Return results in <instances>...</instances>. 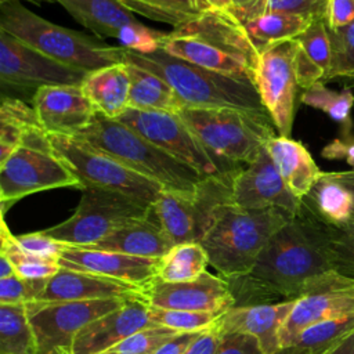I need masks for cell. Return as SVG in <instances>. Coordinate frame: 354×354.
<instances>
[{
  "label": "cell",
  "instance_id": "74e56055",
  "mask_svg": "<svg viewBox=\"0 0 354 354\" xmlns=\"http://www.w3.org/2000/svg\"><path fill=\"white\" fill-rule=\"evenodd\" d=\"M354 333V314L324 321L304 329L292 346L304 347L310 354H322Z\"/></svg>",
  "mask_w": 354,
  "mask_h": 354
},
{
  "label": "cell",
  "instance_id": "ee69618b",
  "mask_svg": "<svg viewBox=\"0 0 354 354\" xmlns=\"http://www.w3.org/2000/svg\"><path fill=\"white\" fill-rule=\"evenodd\" d=\"M295 40H297V43L301 46L306 54L326 75L330 66L332 47H330V37H329V30L325 19L313 21V24Z\"/></svg>",
  "mask_w": 354,
  "mask_h": 354
},
{
  "label": "cell",
  "instance_id": "2e32d148",
  "mask_svg": "<svg viewBox=\"0 0 354 354\" xmlns=\"http://www.w3.org/2000/svg\"><path fill=\"white\" fill-rule=\"evenodd\" d=\"M147 303L159 308L224 314L235 306V297L225 278L205 271L187 282H163L156 278L147 290Z\"/></svg>",
  "mask_w": 354,
  "mask_h": 354
},
{
  "label": "cell",
  "instance_id": "30bf717a",
  "mask_svg": "<svg viewBox=\"0 0 354 354\" xmlns=\"http://www.w3.org/2000/svg\"><path fill=\"white\" fill-rule=\"evenodd\" d=\"M48 136L55 153L77 177L82 189L84 187L109 189L152 206L163 191L158 183L72 136Z\"/></svg>",
  "mask_w": 354,
  "mask_h": 354
},
{
  "label": "cell",
  "instance_id": "680465c9",
  "mask_svg": "<svg viewBox=\"0 0 354 354\" xmlns=\"http://www.w3.org/2000/svg\"><path fill=\"white\" fill-rule=\"evenodd\" d=\"M210 4L214 10H224V11H232V1L231 0H205Z\"/></svg>",
  "mask_w": 354,
  "mask_h": 354
},
{
  "label": "cell",
  "instance_id": "d6a6232c",
  "mask_svg": "<svg viewBox=\"0 0 354 354\" xmlns=\"http://www.w3.org/2000/svg\"><path fill=\"white\" fill-rule=\"evenodd\" d=\"M0 354H37L26 304H0Z\"/></svg>",
  "mask_w": 354,
  "mask_h": 354
},
{
  "label": "cell",
  "instance_id": "ba28073f",
  "mask_svg": "<svg viewBox=\"0 0 354 354\" xmlns=\"http://www.w3.org/2000/svg\"><path fill=\"white\" fill-rule=\"evenodd\" d=\"M79 205L65 221L43 230L50 238L72 245L90 246L112 231L136 220L147 218L152 205L130 198L120 192L97 187H84Z\"/></svg>",
  "mask_w": 354,
  "mask_h": 354
},
{
  "label": "cell",
  "instance_id": "7bdbcfd3",
  "mask_svg": "<svg viewBox=\"0 0 354 354\" xmlns=\"http://www.w3.org/2000/svg\"><path fill=\"white\" fill-rule=\"evenodd\" d=\"M177 333V330L160 325L145 328L130 335L102 354H155Z\"/></svg>",
  "mask_w": 354,
  "mask_h": 354
},
{
  "label": "cell",
  "instance_id": "94428289",
  "mask_svg": "<svg viewBox=\"0 0 354 354\" xmlns=\"http://www.w3.org/2000/svg\"><path fill=\"white\" fill-rule=\"evenodd\" d=\"M232 1V11H243L246 8H249L253 3H256L257 0H231Z\"/></svg>",
  "mask_w": 354,
  "mask_h": 354
},
{
  "label": "cell",
  "instance_id": "f5cc1de1",
  "mask_svg": "<svg viewBox=\"0 0 354 354\" xmlns=\"http://www.w3.org/2000/svg\"><path fill=\"white\" fill-rule=\"evenodd\" d=\"M321 155L326 159H344L354 170V136H342L324 147Z\"/></svg>",
  "mask_w": 354,
  "mask_h": 354
},
{
  "label": "cell",
  "instance_id": "603a6c76",
  "mask_svg": "<svg viewBox=\"0 0 354 354\" xmlns=\"http://www.w3.org/2000/svg\"><path fill=\"white\" fill-rule=\"evenodd\" d=\"M296 300L235 306L218 318L217 325L223 335H252L260 342L266 354H275L278 350H281V328L290 314Z\"/></svg>",
  "mask_w": 354,
  "mask_h": 354
},
{
  "label": "cell",
  "instance_id": "6da1fadb",
  "mask_svg": "<svg viewBox=\"0 0 354 354\" xmlns=\"http://www.w3.org/2000/svg\"><path fill=\"white\" fill-rule=\"evenodd\" d=\"M336 275L325 223L301 203L297 214L271 236L250 272L228 282L235 306H252L319 293Z\"/></svg>",
  "mask_w": 354,
  "mask_h": 354
},
{
  "label": "cell",
  "instance_id": "7402d4cb",
  "mask_svg": "<svg viewBox=\"0 0 354 354\" xmlns=\"http://www.w3.org/2000/svg\"><path fill=\"white\" fill-rule=\"evenodd\" d=\"M176 36L199 39L254 68L260 55L250 40L243 22L232 12L210 8L196 19L171 30Z\"/></svg>",
  "mask_w": 354,
  "mask_h": 354
},
{
  "label": "cell",
  "instance_id": "f6af8a7d",
  "mask_svg": "<svg viewBox=\"0 0 354 354\" xmlns=\"http://www.w3.org/2000/svg\"><path fill=\"white\" fill-rule=\"evenodd\" d=\"M165 37V32L151 29L140 21H136L123 26L119 30L116 40L124 50L138 54H151L162 48Z\"/></svg>",
  "mask_w": 354,
  "mask_h": 354
},
{
  "label": "cell",
  "instance_id": "11a10c76",
  "mask_svg": "<svg viewBox=\"0 0 354 354\" xmlns=\"http://www.w3.org/2000/svg\"><path fill=\"white\" fill-rule=\"evenodd\" d=\"M322 354H354V333L329 347Z\"/></svg>",
  "mask_w": 354,
  "mask_h": 354
},
{
  "label": "cell",
  "instance_id": "9c48e42d",
  "mask_svg": "<svg viewBox=\"0 0 354 354\" xmlns=\"http://www.w3.org/2000/svg\"><path fill=\"white\" fill-rule=\"evenodd\" d=\"M235 171L207 177L195 191H162L152 209L173 245L202 241L218 207L232 202Z\"/></svg>",
  "mask_w": 354,
  "mask_h": 354
},
{
  "label": "cell",
  "instance_id": "7dc6e473",
  "mask_svg": "<svg viewBox=\"0 0 354 354\" xmlns=\"http://www.w3.org/2000/svg\"><path fill=\"white\" fill-rule=\"evenodd\" d=\"M15 241L18 246L41 259H48V260H57L61 256V252L64 249L62 242H58L48 235H46L43 231L37 232H29V234H22V235H15Z\"/></svg>",
  "mask_w": 354,
  "mask_h": 354
},
{
  "label": "cell",
  "instance_id": "d4e9b609",
  "mask_svg": "<svg viewBox=\"0 0 354 354\" xmlns=\"http://www.w3.org/2000/svg\"><path fill=\"white\" fill-rule=\"evenodd\" d=\"M266 147L283 183L301 201L322 173L311 153L300 141L278 134Z\"/></svg>",
  "mask_w": 354,
  "mask_h": 354
},
{
  "label": "cell",
  "instance_id": "277c9868",
  "mask_svg": "<svg viewBox=\"0 0 354 354\" xmlns=\"http://www.w3.org/2000/svg\"><path fill=\"white\" fill-rule=\"evenodd\" d=\"M124 62L162 77L173 87L185 106L238 108L267 113L253 84L201 68L162 48L151 54L124 50Z\"/></svg>",
  "mask_w": 354,
  "mask_h": 354
},
{
  "label": "cell",
  "instance_id": "6f0895ef",
  "mask_svg": "<svg viewBox=\"0 0 354 354\" xmlns=\"http://www.w3.org/2000/svg\"><path fill=\"white\" fill-rule=\"evenodd\" d=\"M12 275H17V271H15L12 263L10 261V259L6 254L0 253V279L8 278Z\"/></svg>",
  "mask_w": 354,
  "mask_h": 354
},
{
  "label": "cell",
  "instance_id": "3957f363",
  "mask_svg": "<svg viewBox=\"0 0 354 354\" xmlns=\"http://www.w3.org/2000/svg\"><path fill=\"white\" fill-rule=\"evenodd\" d=\"M0 29L41 54L87 73L124 62V48L39 17L22 3L0 4Z\"/></svg>",
  "mask_w": 354,
  "mask_h": 354
},
{
  "label": "cell",
  "instance_id": "836d02e7",
  "mask_svg": "<svg viewBox=\"0 0 354 354\" xmlns=\"http://www.w3.org/2000/svg\"><path fill=\"white\" fill-rule=\"evenodd\" d=\"M209 257L201 242L174 245L159 261L158 279L163 282H187L206 271Z\"/></svg>",
  "mask_w": 354,
  "mask_h": 354
},
{
  "label": "cell",
  "instance_id": "db71d44e",
  "mask_svg": "<svg viewBox=\"0 0 354 354\" xmlns=\"http://www.w3.org/2000/svg\"><path fill=\"white\" fill-rule=\"evenodd\" d=\"M201 332H178L174 337L166 342L155 354H184Z\"/></svg>",
  "mask_w": 354,
  "mask_h": 354
},
{
  "label": "cell",
  "instance_id": "8d00e7d4",
  "mask_svg": "<svg viewBox=\"0 0 354 354\" xmlns=\"http://www.w3.org/2000/svg\"><path fill=\"white\" fill-rule=\"evenodd\" d=\"M1 249L0 253L6 254L12 263L17 275L24 279H48L55 275L61 266L57 260L41 259L22 250L1 217Z\"/></svg>",
  "mask_w": 354,
  "mask_h": 354
},
{
  "label": "cell",
  "instance_id": "e575fe53",
  "mask_svg": "<svg viewBox=\"0 0 354 354\" xmlns=\"http://www.w3.org/2000/svg\"><path fill=\"white\" fill-rule=\"evenodd\" d=\"M39 126L33 106L14 97H3L0 105V163L19 147L29 129Z\"/></svg>",
  "mask_w": 354,
  "mask_h": 354
},
{
  "label": "cell",
  "instance_id": "4316f807",
  "mask_svg": "<svg viewBox=\"0 0 354 354\" xmlns=\"http://www.w3.org/2000/svg\"><path fill=\"white\" fill-rule=\"evenodd\" d=\"M82 88L97 112L109 119H118L129 108L130 76L127 64L122 62L87 73Z\"/></svg>",
  "mask_w": 354,
  "mask_h": 354
},
{
  "label": "cell",
  "instance_id": "f1b7e54d",
  "mask_svg": "<svg viewBox=\"0 0 354 354\" xmlns=\"http://www.w3.org/2000/svg\"><path fill=\"white\" fill-rule=\"evenodd\" d=\"M62 6L76 22L93 32L97 39H116L119 30L138 21L119 0H54Z\"/></svg>",
  "mask_w": 354,
  "mask_h": 354
},
{
  "label": "cell",
  "instance_id": "83f0119b",
  "mask_svg": "<svg viewBox=\"0 0 354 354\" xmlns=\"http://www.w3.org/2000/svg\"><path fill=\"white\" fill-rule=\"evenodd\" d=\"M301 203L321 221L344 227L354 218V196L332 171H322Z\"/></svg>",
  "mask_w": 354,
  "mask_h": 354
},
{
  "label": "cell",
  "instance_id": "ac0fdd59",
  "mask_svg": "<svg viewBox=\"0 0 354 354\" xmlns=\"http://www.w3.org/2000/svg\"><path fill=\"white\" fill-rule=\"evenodd\" d=\"M32 104L41 129L55 136L77 134L97 113L82 84L40 87L33 94Z\"/></svg>",
  "mask_w": 354,
  "mask_h": 354
},
{
  "label": "cell",
  "instance_id": "4dcf8cb0",
  "mask_svg": "<svg viewBox=\"0 0 354 354\" xmlns=\"http://www.w3.org/2000/svg\"><path fill=\"white\" fill-rule=\"evenodd\" d=\"M314 19L286 12H264L243 22V26L259 51L268 46L295 40L300 36Z\"/></svg>",
  "mask_w": 354,
  "mask_h": 354
},
{
  "label": "cell",
  "instance_id": "4fadbf2b",
  "mask_svg": "<svg viewBox=\"0 0 354 354\" xmlns=\"http://www.w3.org/2000/svg\"><path fill=\"white\" fill-rule=\"evenodd\" d=\"M127 300H80V301H30L26 303L37 354H50L55 348L71 350L79 330L91 321L119 308Z\"/></svg>",
  "mask_w": 354,
  "mask_h": 354
},
{
  "label": "cell",
  "instance_id": "8fae6325",
  "mask_svg": "<svg viewBox=\"0 0 354 354\" xmlns=\"http://www.w3.org/2000/svg\"><path fill=\"white\" fill-rule=\"evenodd\" d=\"M116 120L189 166L203 178L235 171L212 156L177 113L127 108Z\"/></svg>",
  "mask_w": 354,
  "mask_h": 354
},
{
  "label": "cell",
  "instance_id": "7a4b0ae2",
  "mask_svg": "<svg viewBox=\"0 0 354 354\" xmlns=\"http://www.w3.org/2000/svg\"><path fill=\"white\" fill-rule=\"evenodd\" d=\"M293 217L279 207L223 205L201 241L209 264L227 281L249 274L271 236Z\"/></svg>",
  "mask_w": 354,
  "mask_h": 354
},
{
  "label": "cell",
  "instance_id": "6125c7cd",
  "mask_svg": "<svg viewBox=\"0 0 354 354\" xmlns=\"http://www.w3.org/2000/svg\"><path fill=\"white\" fill-rule=\"evenodd\" d=\"M22 3V1H29V3H43V1H54V0H0V4H6V3Z\"/></svg>",
  "mask_w": 354,
  "mask_h": 354
},
{
  "label": "cell",
  "instance_id": "9f6ffc18",
  "mask_svg": "<svg viewBox=\"0 0 354 354\" xmlns=\"http://www.w3.org/2000/svg\"><path fill=\"white\" fill-rule=\"evenodd\" d=\"M332 174L340 181L343 183L350 192L354 196V170H347V171H332Z\"/></svg>",
  "mask_w": 354,
  "mask_h": 354
},
{
  "label": "cell",
  "instance_id": "e7e4bbea",
  "mask_svg": "<svg viewBox=\"0 0 354 354\" xmlns=\"http://www.w3.org/2000/svg\"><path fill=\"white\" fill-rule=\"evenodd\" d=\"M350 223H351V224H354V218H353V220H351V221H350Z\"/></svg>",
  "mask_w": 354,
  "mask_h": 354
},
{
  "label": "cell",
  "instance_id": "44dd1931",
  "mask_svg": "<svg viewBox=\"0 0 354 354\" xmlns=\"http://www.w3.org/2000/svg\"><path fill=\"white\" fill-rule=\"evenodd\" d=\"M105 299H141L147 301V290L137 285L94 272L61 268L55 275L48 278L46 288L35 301H80Z\"/></svg>",
  "mask_w": 354,
  "mask_h": 354
},
{
  "label": "cell",
  "instance_id": "cb8c5ba5",
  "mask_svg": "<svg viewBox=\"0 0 354 354\" xmlns=\"http://www.w3.org/2000/svg\"><path fill=\"white\" fill-rule=\"evenodd\" d=\"M173 246V242L158 223L152 209L149 217L131 221L86 248L112 250L137 257L162 259Z\"/></svg>",
  "mask_w": 354,
  "mask_h": 354
},
{
  "label": "cell",
  "instance_id": "bcb514c9",
  "mask_svg": "<svg viewBox=\"0 0 354 354\" xmlns=\"http://www.w3.org/2000/svg\"><path fill=\"white\" fill-rule=\"evenodd\" d=\"M48 279H24L18 275L0 279V304H26L35 301Z\"/></svg>",
  "mask_w": 354,
  "mask_h": 354
},
{
  "label": "cell",
  "instance_id": "f546056e",
  "mask_svg": "<svg viewBox=\"0 0 354 354\" xmlns=\"http://www.w3.org/2000/svg\"><path fill=\"white\" fill-rule=\"evenodd\" d=\"M127 71L130 76L129 108L178 113L185 106L173 87L158 75L131 64H127Z\"/></svg>",
  "mask_w": 354,
  "mask_h": 354
},
{
  "label": "cell",
  "instance_id": "f35d334b",
  "mask_svg": "<svg viewBox=\"0 0 354 354\" xmlns=\"http://www.w3.org/2000/svg\"><path fill=\"white\" fill-rule=\"evenodd\" d=\"M329 0H257L243 11H232L241 21L264 14L286 12L311 19H325Z\"/></svg>",
  "mask_w": 354,
  "mask_h": 354
},
{
  "label": "cell",
  "instance_id": "ab89813d",
  "mask_svg": "<svg viewBox=\"0 0 354 354\" xmlns=\"http://www.w3.org/2000/svg\"><path fill=\"white\" fill-rule=\"evenodd\" d=\"M223 314L205 313V311H187V310H170L149 306L151 319L160 326L174 329L177 332H201L218 321Z\"/></svg>",
  "mask_w": 354,
  "mask_h": 354
},
{
  "label": "cell",
  "instance_id": "8992f818",
  "mask_svg": "<svg viewBox=\"0 0 354 354\" xmlns=\"http://www.w3.org/2000/svg\"><path fill=\"white\" fill-rule=\"evenodd\" d=\"M177 115L207 152L231 170L252 163L277 136V129L266 112L184 106Z\"/></svg>",
  "mask_w": 354,
  "mask_h": 354
},
{
  "label": "cell",
  "instance_id": "d590c367",
  "mask_svg": "<svg viewBox=\"0 0 354 354\" xmlns=\"http://www.w3.org/2000/svg\"><path fill=\"white\" fill-rule=\"evenodd\" d=\"M300 101L311 108L325 112L330 119L337 122L342 126V136L351 134L354 94L350 87H343L340 91H336L326 87L324 82H317L303 91Z\"/></svg>",
  "mask_w": 354,
  "mask_h": 354
},
{
  "label": "cell",
  "instance_id": "5bb4252c",
  "mask_svg": "<svg viewBox=\"0 0 354 354\" xmlns=\"http://www.w3.org/2000/svg\"><path fill=\"white\" fill-rule=\"evenodd\" d=\"M87 72L64 65L0 29V82L18 90L82 84Z\"/></svg>",
  "mask_w": 354,
  "mask_h": 354
},
{
  "label": "cell",
  "instance_id": "9a60e30c",
  "mask_svg": "<svg viewBox=\"0 0 354 354\" xmlns=\"http://www.w3.org/2000/svg\"><path fill=\"white\" fill-rule=\"evenodd\" d=\"M232 203L243 209L279 207L296 216L301 201L283 183L267 147L257 158L235 171L231 181Z\"/></svg>",
  "mask_w": 354,
  "mask_h": 354
},
{
  "label": "cell",
  "instance_id": "e0dca14e",
  "mask_svg": "<svg viewBox=\"0 0 354 354\" xmlns=\"http://www.w3.org/2000/svg\"><path fill=\"white\" fill-rule=\"evenodd\" d=\"M159 261L160 259L137 257L112 250L90 249L66 243L58 259L61 268L94 272L137 285L145 290H148L158 278Z\"/></svg>",
  "mask_w": 354,
  "mask_h": 354
},
{
  "label": "cell",
  "instance_id": "484cf974",
  "mask_svg": "<svg viewBox=\"0 0 354 354\" xmlns=\"http://www.w3.org/2000/svg\"><path fill=\"white\" fill-rule=\"evenodd\" d=\"M162 50L177 58L192 62L201 68L246 82L254 86V73L241 59L194 37L166 33Z\"/></svg>",
  "mask_w": 354,
  "mask_h": 354
},
{
  "label": "cell",
  "instance_id": "1f68e13d",
  "mask_svg": "<svg viewBox=\"0 0 354 354\" xmlns=\"http://www.w3.org/2000/svg\"><path fill=\"white\" fill-rule=\"evenodd\" d=\"M131 12L163 22L174 29L210 10L205 0H119Z\"/></svg>",
  "mask_w": 354,
  "mask_h": 354
},
{
  "label": "cell",
  "instance_id": "52a82bcc",
  "mask_svg": "<svg viewBox=\"0 0 354 354\" xmlns=\"http://www.w3.org/2000/svg\"><path fill=\"white\" fill-rule=\"evenodd\" d=\"M65 187L82 189L77 177L55 153L48 133L40 126L32 127L19 147L0 163L1 214L28 195Z\"/></svg>",
  "mask_w": 354,
  "mask_h": 354
},
{
  "label": "cell",
  "instance_id": "60d3db41",
  "mask_svg": "<svg viewBox=\"0 0 354 354\" xmlns=\"http://www.w3.org/2000/svg\"><path fill=\"white\" fill-rule=\"evenodd\" d=\"M325 234L335 271L354 279V224L333 227L325 223Z\"/></svg>",
  "mask_w": 354,
  "mask_h": 354
},
{
  "label": "cell",
  "instance_id": "d6986e66",
  "mask_svg": "<svg viewBox=\"0 0 354 354\" xmlns=\"http://www.w3.org/2000/svg\"><path fill=\"white\" fill-rule=\"evenodd\" d=\"M152 326L158 325L149 317V304L141 299L127 300L79 330L69 354H102L130 335Z\"/></svg>",
  "mask_w": 354,
  "mask_h": 354
},
{
  "label": "cell",
  "instance_id": "7c38bea8",
  "mask_svg": "<svg viewBox=\"0 0 354 354\" xmlns=\"http://www.w3.org/2000/svg\"><path fill=\"white\" fill-rule=\"evenodd\" d=\"M296 40L268 46L260 51L254 68V87L278 136L290 137L297 80L295 73Z\"/></svg>",
  "mask_w": 354,
  "mask_h": 354
},
{
  "label": "cell",
  "instance_id": "be15d7a7",
  "mask_svg": "<svg viewBox=\"0 0 354 354\" xmlns=\"http://www.w3.org/2000/svg\"><path fill=\"white\" fill-rule=\"evenodd\" d=\"M50 354H69V351L66 348H55Z\"/></svg>",
  "mask_w": 354,
  "mask_h": 354
},
{
  "label": "cell",
  "instance_id": "f907efd6",
  "mask_svg": "<svg viewBox=\"0 0 354 354\" xmlns=\"http://www.w3.org/2000/svg\"><path fill=\"white\" fill-rule=\"evenodd\" d=\"M325 22L328 29H340L354 24V0H329Z\"/></svg>",
  "mask_w": 354,
  "mask_h": 354
},
{
  "label": "cell",
  "instance_id": "b9f144b4",
  "mask_svg": "<svg viewBox=\"0 0 354 354\" xmlns=\"http://www.w3.org/2000/svg\"><path fill=\"white\" fill-rule=\"evenodd\" d=\"M332 47V59L328 73L324 77H348L354 80V24L340 29H328Z\"/></svg>",
  "mask_w": 354,
  "mask_h": 354
},
{
  "label": "cell",
  "instance_id": "91938a15",
  "mask_svg": "<svg viewBox=\"0 0 354 354\" xmlns=\"http://www.w3.org/2000/svg\"><path fill=\"white\" fill-rule=\"evenodd\" d=\"M275 354H310V351L304 347H299V346H290V347H285L278 350Z\"/></svg>",
  "mask_w": 354,
  "mask_h": 354
},
{
  "label": "cell",
  "instance_id": "ffe728a7",
  "mask_svg": "<svg viewBox=\"0 0 354 354\" xmlns=\"http://www.w3.org/2000/svg\"><path fill=\"white\" fill-rule=\"evenodd\" d=\"M354 314V279L340 275L326 290L299 297L279 332L281 348L290 347L307 328Z\"/></svg>",
  "mask_w": 354,
  "mask_h": 354
},
{
  "label": "cell",
  "instance_id": "681fc988",
  "mask_svg": "<svg viewBox=\"0 0 354 354\" xmlns=\"http://www.w3.org/2000/svg\"><path fill=\"white\" fill-rule=\"evenodd\" d=\"M216 354H266L260 342L245 333H224Z\"/></svg>",
  "mask_w": 354,
  "mask_h": 354
},
{
  "label": "cell",
  "instance_id": "c3c4849f",
  "mask_svg": "<svg viewBox=\"0 0 354 354\" xmlns=\"http://www.w3.org/2000/svg\"><path fill=\"white\" fill-rule=\"evenodd\" d=\"M295 73L297 84L303 90H307L317 82H324L325 76V72L306 54L297 40L295 51Z\"/></svg>",
  "mask_w": 354,
  "mask_h": 354
},
{
  "label": "cell",
  "instance_id": "5b68a950",
  "mask_svg": "<svg viewBox=\"0 0 354 354\" xmlns=\"http://www.w3.org/2000/svg\"><path fill=\"white\" fill-rule=\"evenodd\" d=\"M72 137L151 178L163 189L195 191L205 180L198 171L159 149L122 122L100 112L87 127Z\"/></svg>",
  "mask_w": 354,
  "mask_h": 354
},
{
  "label": "cell",
  "instance_id": "816d5d0a",
  "mask_svg": "<svg viewBox=\"0 0 354 354\" xmlns=\"http://www.w3.org/2000/svg\"><path fill=\"white\" fill-rule=\"evenodd\" d=\"M221 337L223 333L216 322V325L202 330L184 354H216Z\"/></svg>",
  "mask_w": 354,
  "mask_h": 354
}]
</instances>
